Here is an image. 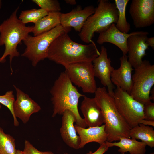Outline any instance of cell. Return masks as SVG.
Returning <instances> with one entry per match:
<instances>
[{"label":"cell","instance_id":"12","mask_svg":"<svg viewBox=\"0 0 154 154\" xmlns=\"http://www.w3.org/2000/svg\"><path fill=\"white\" fill-rule=\"evenodd\" d=\"M92 62L94 76L99 79L104 87H107L108 93L113 96L114 87L111 80L110 74L114 68L111 65L105 47H101L100 55Z\"/></svg>","mask_w":154,"mask_h":154},{"label":"cell","instance_id":"33","mask_svg":"<svg viewBox=\"0 0 154 154\" xmlns=\"http://www.w3.org/2000/svg\"><path fill=\"white\" fill-rule=\"evenodd\" d=\"M65 1L66 3L71 5H75L76 4L75 0H66Z\"/></svg>","mask_w":154,"mask_h":154},{"label":"cell","instance_id":"18","mask_svg":"<svg viewBox=\"0 0 154 154\" xmlns=\"http://www.w3.org/2000/svg\"><path fill=\"white\" fill-rule=\"evenodd\" d=\"M81 103L80 109L87 127L100 126L104 123L101 109L95 98L85 96Z\"/></svg>","mask_w":154,"mask_h":154},{"label":"cell","instance_id":"36","mask_svg":"<svg viewBox=\"0 0 154 154\" xmlns=\"http://www.w3.org/2000/svg\"><path fill=\"white\" fill-rule=\"evenodd\" d=\"M149 154H154V152H152V153H150Z\"/></svg>","mask_w":154,"mask_h":154},{"label":"cell","instance_id":"26","mask_svg":"<svg viewBox=\"0 0 154 154\" xmlns=\"http://www.w3.org/2000/svg\"><path fill=\"white\" fill-rule=\"evenodd\" d=\"M15 101L12 91H8L4 95H0V104L5 106L9 110L13 117L14 125L17 127L19 126V123L14 114L13 105Z\"/></svg>","mask_w":154,"mask_h":154},{"label":"cell","instance_id":"2","mask_svg":"<svg viewBox=\"0 0 154 154\" xmlns=\"http://www.w3.org/2000/svg\"><path fill=\"white\" fill-rule=\"evenodd\" d=\"M53 106V117L62 115L66 110L71 111L78 126L86 128L87 126L79 112L78 104L79 98L85 96L80 93L71 82L65 71L61 73L50 90Z\"/></svg>","mask_w":154,"mask_h":154},{"label":"cell","instance_id":"6","mask_svg":"<svg viewBox=\"0 0 154 154\" xmlns=\"http://www.w3.org/2000/svg\"><path fill=\"white\" fill-rule=\"evenodd\" d=\"M71 28L64 27L61 25L48 31L36 36L29 35L23 41L26 46L22 56L28 58L33 66L47 58L49 48L53 41L60 35L68 33Z\"/></svg>","mask_w":154,"mask_h":154},{"label":"cell","instance_id":"29","mask_svg":"<svg viewBox=\"0 0 154 154\" xmlns=\"http://www.w3.org/2000/svg\"><path fill=\"white\" fill-rule=\"evenodd\" d=\"M144 119L154 121V103L144 105Z\"/></svg>","mask_w":154,"mask_h":154},{"label":"cell","instance_id":"37","mask_svg":"<svg viewBox=\"0 0 154 154\" xmlns=\"http://www.w3.org/2000/svg\"><path fill=\"white\" fill-rule=\"evenodd\" d=\"M1 108V104H0V109Z\"/></svg>","mask_w":154,"mask_h":154},{"label":"cell","instance_id":"27","mask_svg":"<svg viewBox=\"0 0 154 154\" xmlns=\"http://www.w3.org/2000/svg\"><path fill=\"white\" fill-rule=\"evenodd\" d=\"M32 1L37 5L40 9L48 13L60 12L61 9L60 3L57 0H32Z\"/></svg>","mask_w":154,"mask_h":154},{"label":"cell","instance_id":"30","mask_svg":"<svg viewBox=\"0 0 154 154\" xmlns=\"http://www.w3.org/2000/svg\"><path fill=\"white\" fill-rule=\"evenodd\" d=\"M109 147L107 145L106 142L103 144L100 145L98 148L95 152H92L90 151L86 154H104L108 149Z\"/></svg>","mask_w":154,"mask_h":154},{"label":"cell","instance_id":"23","mask_svg":"<svg viewBox=\"0 0 154 154\" xmlns=\"http://www.w3.org/2000/svg\"><path fill=\"white\" fill-rule=\"evenodd\" d=\"M129 0H115V3L117 10L118 18L116 26L121 31L128 33L131 29L130 24L127 21L126 17L127 5Z\"/></svg>","mask_w":154,"mask_h":154},{"label":"cell","instance_id":"32","mask_svg":"<svg viewBox=\"0 0 154 154\" xmlns=\"http://www.w3.org/2000/svg\"><path fill=\"white\" fill-rule=\"evenodd\" d=\"M139 124H142L146 125H151L153 127L154 126V121L147 120L144 119L141 120L140 121Z\"/></svg>","mask_w":154,"mask_h":154},{"label":"cell","instance_id":"11","mask_svg":"<svg viewBox=\"0 0 154 154\" xmlns=\"http://www.w3.org/2000/svg\"><path fill=\"white\" fill-rule=\"evenodd\" d=\"M149 34L146 31H135L127 39L128 60L135 69L141 65L143 58L146 55V50L149 49V46L146 43Z\"/></svg>","mask_w":154,"mask_h":154},{"label":"cell","instance_id":"39","mask_svg":"<svg viewBox=\"0 0 154 154\" xmlns=\"http://www.w3.org/2000/svg\"><path fill=\"white\" fill-rule=\"evenodd\" d=\"M119 154H125V153H121Z\"/></svg>","mask_w":154,"mask_h":154},{"label":"cell","instance_id":"1","mask_svg":"<svg viewBox=\"0 0 154 154\" xmlns=\"http://www.w3.org/2000/svg\"><path fill=\"white\" fill-rule=\"evenodd\" d=\"M100 54L95 43L84 45L72 40L68 33L58 37L50 45L47 58L64 67L82 62H92Z\"/></svg>","mask_w":154,"mask_h":154},{"label":"cell","instance_id":"21","mask_svg":"<svg viewBox=\"0 0 154 154\" xmlns=\"http://www.w3.org/2000/svg\"><path fill=\"white\" fill-rule=\"evenodd\" d=\"M61 13L60 12L49 13L34 24L32 32L34 36L49 31L60 25Z\"/></svg>","mask_w":154,"mask_h":154},{"label":"cell","instance_id":"5","mask_svg":"<svg viewBox=\"0 0 154 154\" xmlns=\"http://www.w3.org/2000/svg\"><path fill=\"white\" fill-rule=\"evenodd\" d=\"M118 13L115 3L108 0H99L94 13L86 21L79 35L81 40L88 44L94 43L92 40L95 33H99L116 24Z\"/></svg>","mask_w":154,"mask_h":154},{"label":"cell","instance_id":"13","mask_svg":"<svg viewBox=\"0 0 154 154\" xmlns=\"http://www.w3.org/2000/svg\"><path fill=\"white\" fill-rule=\"evenodd\" d=\"M13 86L16 92V99L13 105V109L15 117L20 119L25 124L29 120L31 115L39 112L40 106L15 85Z\"/></svg>","mask_w":154,"mask_h":154},{"label":"cell","instance_id":"34","mask_svg":"<svg viewBox=\"0 0 154 154\" xmlns=\"http://www.w3.org/2000/svg\"><path fill=\"white\" fill-rule=\"evenodd\" d=\"M16 154H24L23 151L19 150H17V151Z\"/></svg>","mask_w":154,"mask_h":154},{"label":"cell","instance_id":"40","mask_svg":"<svg viewBox=\"0 0 154 154\" xmlns=\"http://www.w3.org/2000/svg\"></svg>","mask_w":154,"mask_h":154},{"label":"cell","instance_id":"8","mask_svg":"<svg viewBox=\"0 0 154 154\" xmlns=\"http://www.w3.org/2000/svg\"><path fill=\"white\" fill-rule=\"evenodd\" d=\"M113 96L118 111L131 129L144 119V105L126 91L117 87Z\"/></svg>","mask_w":154,"mask_h":154},{"label":"cell","instance_id":"16","mask_svg":"<svg viewBox=\"0 0 154 154\" xmlns=\"http://www.w3.org/2000/svg\"><path fill=\"white\" fill-rule=\"evenodd\" d=\"M62 125L60 129L61 137L64 143L70 147L77 149H80V139L74 125L76 119L70 111L66 110L62 114Z\"/></svg>","mask_w":154,"mask_h":154},{"label":"cell","instance_id":"22","mask_svg":"<svg viewBox=\"0 0 154 154\" xmlns=\"http://www.w3.org/2000/svg\"><path fill=\"white\" fill-rule=\"evenodd\" d=\"M129 135L132 139L141 140L151 148L154 147V130L151 127L139 124L130 129Z\"/></svg>","mask_w":154,"mask_h":154},{"label":"cell","instance_id":"35","mask_svg":"<svg viewBox=\"0 0 154 154\" xmlns=\"http://www.w3.org/2000/svg\"><path fill=\"white\" fill-rule=\"evenodd\" d=\"M2 5V1L0 0V9L1 8Z\"/></svg>","mask_w":154,"mask_h":154},{"label":"cell","instance_id":"28","mask_svg":"<svg viewBox=\"0 0 154 154\" xmlns=\"http://www.w3.org/2000/svg\"><path fill=\"white\" fill-rule=\"evenodd\" d=\"M23 151L24 154H54L51 151H39L27 140L25 141L24 148Z\"/></svg>","mask_w":154,"mask_h":154},{"label":"cell","instance_id":"20","mask_svg":"<svg viewBox=\"0 0 154 154\" xmlns=\"http://www.w3.org/2000/svg\"><path fill=\"white\" fill-rule=\"evenodd\" d=\"M119 141L114 143L106 141V142L109 147L113 146L119 147L118 151L121 153L129 152L130 154H145V153L147 145L144 142L125 137H120Z\"/></svg>","mask_w":154,"mask_h":154},{"label":"cell","instance_id":"15","mask_svg":"<svg viewBox=\"0 0 154 154\" xmlns=\"http://www.w3.org/2000/svg\"><path fill=\"white\" fill-rule=\"evenodd\" d=\"M120 66L113 70L110 74L112 83L129 94L132 85V67L128 61L127 55H123L120 59Z\"/></svg>","mask_w":154,"mask_h":154},{"label":"cell","instance_id":"38","mask_svg":"<svg viewBox=\"0 0 154 154\" xmlns=\"http://www.w3.org/2000/svg\"><path fill=\"white\" fill-rule=\"evenodd\" d=\"M64 154H68V153H64Z\"/></svg>","mask_w":154,"mask_h":154},{"label":"cell","instance_id":"9","mask_svg":"<svg viewBox=\"0 0 154 154\" xmlns=\"http://www.w3.org/2000/svg\"><path fill=\"white\" fill-rule=\"evenodd\" d=\"M92 63L80 62L64 66L72 83L81 88L84 93H94L97 88Z\"/></svg>","mask_w":154,"mask_h":154},{"label":"cell","instance_id":"19","mask_svg":"<svg viewBox=\"0 0 154 154\" xmlns=\"http://www.w3.org/2000/svg\"><path fill=\"white\" fill-rule=\"evenodd\" d=\"M74 125L80 139V148H83L90 142H96L101 145L107 141L108 135L105 130V124L88 128L81 127L76 124Z\"/></svg>","mask_w":154,"mask_h":154},{"label":"cell","instance_id":"24","mask_svg":"<svg viewBox=\"0 0 154 154\" xmlns=\"http://www.w3.org/2000/svg\"><path fill=\"white\" fill-rule=\"evenodd\" d=\"M15 139L0 127V154H16Z\"/></svg>","mask_w":154,"mask_h":154},{"label":"cell","instance_id":"10","mask_svg":"<svg viewBox=\"0 0 154 154\" xmlns=\"http://www.w3.org/2000/svg\"><path fill=\"white\" fill-rule=\"evenodd\" d=\"M129 13L136 28L151 25L154 23V0H132Z\"/></svg>","mask_w":154,"mask_h":154},{"label":"cell","instance_id":"7","mask_svg":"<svg viewBox=\"0 0 154 154\" xmlns=\"http://www.w3.org/2000/svg\"><path fill=\"white\" fill-rule=\"evenodd\" d=\"M132 85L129 94L144 105L151 102L150 94L154 84V65L148 60H143L135 69L132 76Z\"/></svg>","mask_w":154,"mask_h":154},{"label":"cell","instance_id":"17","mask_svg":"<svg viewBox=\"0 0 154 154\" xmlns=\"http://www.w3.org/2000/svg\"><path fill=\"white\" fill-rule=\"evenodd\" d=\"M135 32L130 33H123L117 28L115 24L113 23L107 29L99 33L97 42L100 45L106 42L113 44L120 49L123 55H127L128 51L127 39Z\"/></svg>","mask_w":154,"mask_h":154},{"label":"cell","instance_id":"31","mask_svg":"<svg viewBox=\"0 0 154 154\" xmlns=\"http://www.w3.org/2000/svg\"><path fill=\"white\" fill-rule=\"evenodd\" d=\"M146 43L149 46L154 49V37H148L146 41Z\"/></svg>","mask_w":154,"mask_h":154},{"label":"cell","instance_id":"3","mask_svg":"<svg viewBox=\"0 0 154 154\" xmlns=\"http://www.w3.org/2000/svg\"><path fill=\"white\" fill-rule=\"evenodd\" d=\"M94 93V98L103 117L105 130L108 135L107 141H119L121 137L130 138L131 128L118 111L113 96L104 87L97 88Z\"/></svg>","mask_w":154,"mask_h":154},{"label":"cell","instance_id":"4","mask_svg":"<svg viewBox=\"0 0 154 154\" xmlns=\"http://www.w3.org/2000/svg\"><path fill=\"white\" fill-rule=\"evenodd\" d=\"M19 7L13 12L9 17L0 25V46L4 45L5 50L0 58V63L5 61V58L9 56L10 68L12 72L11 63L13 59L18 57L20 54L17 47L32 32L33 26H27L17 17Z\"/></svg>","mask_w":154,"mask_h":154},{"label":"cell","instance_id":"25","mask_svg":"<svg viewBox=\"0 0 154 154\" xmlns=\"http://www.w3.org/2000/svg\"><path fill=\"white\" fill-rule=\"evenodd\" d=\"M48 14L47 12L42 9H33L22 11L18 19L25 24L30 22L35 24Z\"/></svg>","mask_w":154,"mask_h":154},{"label":"cell","instance_id":"14","mask_svg":"<svg viewBox=\"0 0 154 154\" xmlns=\"http://www.w3.org/2000/svg\"><path fill=\"white\" fill-rule=\"evenodd\" d=\"M95 10V8L92 5L87 6L83 9L78 5L69 12L61 13L60 25L65 27H72L80 33L88 18L94 13Z\"/></svg>","mask_w":154,"mask_h":154}]
</instances>
